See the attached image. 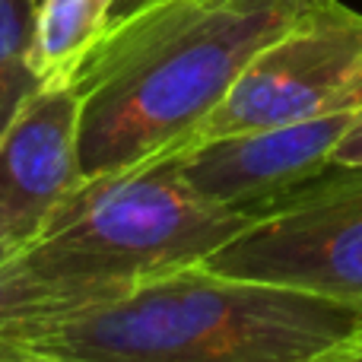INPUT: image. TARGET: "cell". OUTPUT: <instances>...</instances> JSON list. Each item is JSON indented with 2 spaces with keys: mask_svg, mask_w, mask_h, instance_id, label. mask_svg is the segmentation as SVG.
I'll return each instance as SVG.
<instances>
[{
  "mask_svg": "<svg viewBox=\"0 0 362 362\" xmlns=\"http://www.w3.org/2000/svg\"><path fill=\"white\" fill-rule=\"evenodd\" d=\"M325 0H150L115 19L76 74L83 172L156 163L251 57Z\"/></svg>",
  "mask_w": 362,
  "mask_h": 362,
  "instance_id": "cell-1",
  "label": "cell"
},
{
  "mask_svg": "<svg viewBox=\"0 0 362 362\" xmlns=\"http://www.w3.org/2000/svg\"><path fill=\"white\" fill-rule=\"evenodd\" d=\"M362 308L206 264L29 315L0 340L83 362H312Z\"/></svg>",
  "mask_w": 362,
  "mask_h": 362,
  "instance_id": "cell-2",
  "label": "cell"
},
{
  "mask_svg": "<svg viewBox=\"0 0 362 362\" xmlns=\"http://www.w3.org/2000/svg\"><path fill=\"white\" fill-rule=\"evenodd\" d=\"M255 216L204 197L175 165L137 163L83 175L45 229L13 255V264L45 289L48 305L42 312H54L146 276L204 264Z\"/></svg>",
  "mask_w": 362,
  "mask_h": 362,
  "instance_id": "cell-3",
  "label": "cell"
},
{
  "mask_svg": "<svg viewBox=\"0 0 362 362\" xmlns=\"http://www.w3.org/2000/svg\"><path fill=\"white\" fill-rule=\"evenodd\" d=\"M204 264L362 308V169L331 165L261 210Z\"/></svg>",
  "mask_w": 362,
  "mask_h": 362,
  "instance_id": "cell-4",
  "label": "cell"
},
{
  "mask_svg": "<svg viewBox=\"0 0 362 362\" xmlns=\"http://www.w3.org/2000/svg\"><path fill=\"white\" fill-rule=\"evenodd\" d=\"M362 64V13L325 0L305 19L261 48L229 93L163 159L238 134L327 115L346 76Z\"/></svg>",
  "mask_w": 362,
  "mask_h": 362,
  "instance_id": "cell-5",
  "label": "cell"
},
{
  "mask_svg": "<svg viewBox=\"0 0 362 362\" xmlns=\"http://www.w3.org/2000/svg\"><path fill=\"white\" fill-rule=\"evenodd\" d=\"M83 175L76 80L42 83L0 134V251L19 255Z\"/></svg>",
  "mask_w": 362,
  "mask_h": 362,
  "instance_id": "cell-6",
  "label": "cell"
},
{
  "mask_svg": "<svg viewBox=\"0 0 362 362\" xmlns=\"http://www.w3.org/2000/svg\"><path fill=\"white\" fill-rule=\"evenodd\" d=\"M359 118L353 112H327L305 121L238 134L156 163L175 165L194 191L226 206L261 213L331 169V150Z\"/></svg>",
  "mask_w": 362,
  "mask_h": 362,
  "instance_id": "cell-7",
  "label": "cell"
},
{
  "mask_svg": "<svg viewBox=\"0 0 362 362\" xmlns=\"http://www.w3.org/2000/svg\"><path fill=\"white\" fill-rule=\"evenodd\" d=\"M118 0H38L29 67L38 83H74L102 42Z\"/></svg>",
  "mask_w": 362,
  "mask_h": 362,
  "instance_id": "cell-8",
  "label": "cell"
},
{
  "mask_svg": "<svg viewBox=\"0 0 362 362\" xmlns=\"http://www.w3.org/2000/svg\"><path fill=\"white\" fill-rule=\"evenodd\" d=\"M38 0H0V134L42 83L29 67Z\"/></svg>",
  "mask_w": 362,
  "mask_h": 362,
  "instance_id": "cell-9",
  "label": "cell"
},
{
  "mask_svg": "<svg viewBox=\"0 0 362 362\" xmlns=\"http://www.w3.org/2000/svg\"><path fill=\"white\" fill-rule=\"evenodd\" d=\"M48 305L45 289H38L35 283H29L16 270L13 257L6 251H0V331H6L10 325L29 318V315L42 312Z\"/></svg>",
  "mask_w": 362,
  "mask_h": 362,
  "instance_id": "cell-10",
  "label": "cell"
},
{
  "mask_svg": "<svg viewBox=\"0 0 362 362\" xmlns=\"http://www.w3.org/2000/svg\"><path fill=\"white\" fill-rule=\"evenodd\" d=\"M331 165H353L362 169V108L359 118L350 124V131L337 140V146L331 150Z\"/></svg>",
  "mask_w": 362,
  "mask_h": 362,
  "instance_id": "cell-11",
  "label": "cell"
},
{
  "mask_svg": "<svg viewBox=\"0 0 362 362\" xmlns=\"http://www.w3.org/2000/svg\"><path fill=\"white\" fill-rule=\"evenodd\" d=\"M312 362H362V312L356 325L350 327V334L344 340H337L331 350H325L321 356H315Z\"/></svg>",
  "mask_w": 362,
  "mask_h": 362,
  "instance_id": "cell-12",
  "label": "cell"
},
{
  "mask_svg": "<svg viewBox=\"0 0 362 362\" xmlns=\"http://www.w3.org/2000/svg\"><path fill=\"white\" fill-rule=\"evenodd\" d=\"M0 362H83V359L54 356V353H38V350H29V346L10 344V340H0Z\"/></svg>",
  "mask_w": 362,
  "mask_h": 362,
  "instance_id": "cell-13",
  "label": "cell"
},
{
  "mask_svg": "<svg viewBox=\"0 0 362 362\" xmlns=\"http://www.w3.org/2000/svg\"><path fill=\"white\" fill-rule=\"evenodd\" d=\"M353 108H362V64L346 76L344 86L337 89L331 112H353Z\"/></svg>",
  "mask_w": 362,
  "mask_h": 362,
  "instance_id": "cell-14",
  "label": "cell"
},
{
  "mask_svg": "<svg viewBox=\"0 0 362 362\" xmlns=\"http://www.w3.org/2000/svg\"><path fill=\"white\" fill-rule=\"evenodd\" d=\"M150 0H118L115 4V16H112V23L115 19H124V16H131L134 10H140V6H146Z\"/></svg>",
  "mask_w": 362,
  "mask_h": 362,
  "instance_id": "cell-15",
  "label": "cell"
}]
</instances>
